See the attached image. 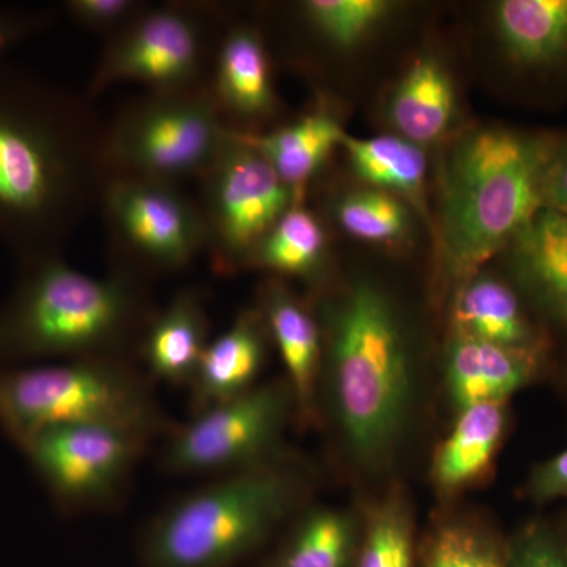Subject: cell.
Masks as SVG:
<instances>
[{
    "instance_id": "d6986e66",
    "label": "cell",
    "mask_w": 567,
    "mask_h": 567,
    "mask_svg": "<svg viewBox=\"0 0 567 567\" xmlns=\"http://www.w3.org/2000/svg\"><path fill=\"white\" fill-rule=\"evenodd\" d=\"M505 252L518 289L567 327V216L540 208Z\"/></svg>"
},
{
    "instance_id": "2e32d148",
    "label": "cell",
    "mask_w": 567,
    "mask_h": 567,
    "mask_svg": "<svg viewBox=\"0 0 567 567\" xmlns=\"http://www.w3.org/2000/svg\"><path fill=\"white\" fill-rule=\"evenodd\" d=\"M208 342L210 319L204 295L186 287L152 316L137 350V363L153 383L189 388Z\"/></svg>"
},
{
    "instance_id": "ac0fdd59",
    "label": "cell",
    "mask_w": 567,
    "mask_h": 567,
    "mask_svg": "<svg viewBox=\"0 0 567 567\" xmlns=\"http://www.w3.org/2000/svg\"><path fill=\"white\" fill-rule=\"evenodd\" d=\"M457 107L453 74L442 58L424 52L395 81L388 95L385 117L395 136L427 151L454 128Z\"/></svg>"
},
{
    "instance_id": "3957f363",
    "label": "cell",
    "mask_w": 567,
    "mask_h": 567,
    "mask_svg": "<svg viewBox=\"0 0 567 567\" xmlns=\"http://www.w3.org/2000/svg\"><path fill=\"white\" fill-rule=\"evenodd\" d=\"M148 278L114 264L103 278L63 256L21 265L0 303V365L132 358L155 315Z\"/></svg>"
},
{
    "instance_id": "ba28073f",
    "label": "cell",
    "mask_w": 567,
    "mask_h": 567,
    "mask_svg": "<svg viewBox=\"0 0 567 567\" xmlns=\"http://www.w3.org/2000/svg\"><path fill=\"white\" fill-rule=\"evenodd\" d=\"M297 420L286 377L256 385L173 425L163 436L159 468L173 476L218 477L271 464L286 456L284 435Z\"/></svg>"
},
{
    "instance_id": "5b68a950",
    "label": "cell",
    "mask_w": 567,
    "mask_h": 567,
    "mask_svg": "<svg viewBox=\"0 0 567 567\" xmlns=\"http://www.w3.org/2000/svg\"><path fill=\"white\" fill-rule=\"evenodd\" d=\"M311 487V470L289 453L271 464L210 477L145 525L141 565L237 566L303 509Z\"/></svg>"
},
{
    "instance_id": "7a4b0ae2",
    "label": "cell",
    "mask_w": 567,
    "mask_h": 567,
    "mask_svg": "<svg viewBox=\"0 0 567 567\" xmlns=\"http://www.w3.org/2000/svg\"><path fill=\"white\" fill-rule=\"evenodd\" d=\"M323 357L319 402L346 453L361 468L393 461L412 420L416 374L412 342L390 295L357 279L317 306Z\"/></svg>"
},
{
    "instance_id": "30bf717a",
    "label": "cell",
    "mask_w": 567,
    "mask_h": 567,
    "mask_svg": "<svg viewBox=\"0 0 567 567\" xmlns=\"http://www.w3.org/2000/svg\"><path fill=\"white\" fill-rule=\"evenodd\" d=\"M207 246L213 270L233 275L248 268L260 241L298 203L292 189L251 145L226 128L221 147L200 177Z\"/></svg>"
},
{
    "instance_id": "484cf974",
    "label": "cell",
    "mask_w": 567,
    "mask_h": 567,
    "mask_svg": "<svg viewBox=\"0 0 567 567\" xmlns=\"http://www.w3.org/2000/svg\"><path fill=\"white\" fill-rule=\"evenodd\" d=\"M327 262L328 235L322 219L305 204H295L257 246L248 268L316 284Z\"/></svg>"
},
{
    "instance_id": "5bb4252c",
    "label": "cell",
    "mask_w": 567,
    "mask_h": 567,
    "mask_svg": "<svg viewBox=\"0 0 567 567\" xmlns=\"http://www.w3.org/2000/svg\"><path fill=\"white\" fill-rule=\"evenodd\" d=\"M259 309L281 353L297 404V421L316 420L322 372L323 339L316 308L305 303L286 282L268 278L259 292Z\"/></svg>"
},
{
    "instance_id": "1f68e13d",
    "label": "cell",
    "mask_w": 567,
    "mask_h": 567,
    "mask_svg": "<svg viewBox=\"0 0 567 567\" xmlns=\"http://www.w3.org/2000/svg\"><path fill=\"white\" fill-rule=\"evenodd\" d=\"M507 567H567V544L544 522L525 525L506 544Z\"/></svg>"
},
{
    "instance_id": "f546056e",
    "label": "cell",
    "mask_w": 567,
    "mask_h": 567,
    "mask_svg": "<svg viewBox=\"0 0 567 567\" xmlns=\"http://www.w3.org/2000/svg\"><path fill=\"white\" fill-rule=\"evenodd\" d=\"M412 511L405 498L390 494L369 509L354 567H416Z\"/></svg>"
},
{
    "instance_id": "7402d4cb",
    "label": "cell",
    "mask_w": 567,
    "mask_h": 567,
    "mask_svg": "<svg viewBox=\"0 0 567 567\" xmlns=\"http://www.w3.org/2000/svg\"><path fill=\"white\" fill-rule=\"evenodd\" d=\"M506 402H487L458 410L456 424L436 451L432 480L442 494H456L492 470L505 439Z\"/></svg>"
},
{
    "instance_id": "4fadbf2b",
    "label": "cell",
    "mask_w": 567,
    "mask_h": 567,
    "mask_svg": "<svg viewBox=\"0 0 567 567\" xmlns=\"http://www.w3.org/2000/svg\"><path fill=\"white\" fill-rule=\"evenodd\" d=\"M210 89L227 130L259 133L279 111L264 33L248 22L227 25L216 48Z\"/></svg>"
},
{
    "instance_id": "44dd1931",
    "label": "cell",
    "mask_w": 567,
    "mask_h": 567,
    "mask_svg": "<svg viewBox=\"0 0 567 567\" xmlns=\"http://www.w3.org/2000/svg\"><path fill=\"white\" fill-rule=\"evenodd\" d=\"M341 148L360 181L404 200L434 234L427 204V153L423 147L393 133L365 140L346 133Z\"/></svg>"
},
{
    "instance_id": "ffe728a7",
    "label": "cell",
    "mask_w": 567,
    "mask_h": 567,
    "mask_svg": "<svg viewBox=\"0 0 567 567\" xmlns=\"http://www.w3.org/2000/svg\"><path fill=\"white\" fill-rule=\"evenodd\" d=\"M346 133L330 107L320 103L271 132L235 134L267 159L298 203H305L309 185L336 148H341Z\"/></svg>"
},
{
    "instance_id": "8fae6325",
    "label": "cell",
    "mask_w": 567,
    "mask_h": 567,
    "mask_svg": "<svg viewBox=\"0 0 567 567\" xmlns=\"http://www.w3.org/2000/svg\"><path fill=\"white\" fill-rule=\"evenodd\" d=\"M152 442L115 425H63L35 436L21 453L52 505L78 516L118 505Z\"/></svg>"
},
{
    "instance_id": "8992f818",
    "label": "cell",
    "mask_w": 567,
    "mask_h": 567,
    "mask_svg": "<svg viewBox=\"0 0 567 567\" xmlns=\"http://www.w3.org/2000/svg\"><path fill=\"white\" fill-rule=\"evenodd\" d=\"M132 358L0 365V432L22 451L51 429L106 424L163 439L175 424Z\"/></svg>"
},
{
    "instance_id": "52a82bcc",
    "label": "cell",
    "mask_w": 567,
    "mask_h": 567,
    "mask_svg": "<svg viewBox=\"0 0 567 567\" xmlns=\"http://www.w3.org/2000/svg\"><path fill=\"white\" fill-rule=\"evenodd\" d=\"M226 134L210 82L186 91L147 92L104 125L111 175L181 186L200 181Z\"/></svg>"
},
{
    "instance_id": "f1b7e54d",
    "label": "cell",
    "mask_w": 567,
    "mask_h": 567,
    "mask_svg": "<svg viewBox=\"0 0 567 567\" xmlns=\"http://www.w3.org/2000/svg\"><path fill=\"white\" fill-rule=\"evenodd\" d=\"M421 567H507L506 544L480 522L445 517L417 547Z\"/></svg>"
},
{
    "instance_id": "d6a6232c",
    "label": "cell",
    "mask_w": 567,
    "mask_h": 567,
    "mask_svg": "<svg viewBox=\"0 0 567 567\" xmlns=\"http://www.w3.org/2000/svg\"><path fill=\"white\" fill-rule=\"evenodd\" d=\"M52 20L51 11L0 6V61L11 48L50 28Z\"/></svg>"
},
{
    "instance_id": "d4e9b609",
    "label": "cell",
    "mask_w": 567,
    "mask_h": 567,
    "mask_svg": "<svg viewBox=\"0 0 567 567\" xmlns=\"http://www.w3.org/2000/svg\"><path fill=\"white\" fill-rule=\"evenodd\" d=\"M360 522L349 511L303 507L279 550L260 567H352Z\"/></svg>"
},
{
    "instance_id": "4dcf8cb0",
    "label": "cell",
    "mask_w": 567,
    "mask_h": 567,
    "mask_svg": "<svg viewBox=\"0 0 567 567\" xmlns=\"http://www.w3.org/2000/svg\"><path fill=\"white\" fill-rule=\"evenodd\" d=\"M151 7L142 0H69L63 10L74 24L87 31L112 35L123 31L126 25L141 17Z\"/></svg>"
},
{
    "instance_id": "7c38bea8",
    "label": "cell",
    "mask_w": 567,
    "mask_h": 567,
    "mask_svg": "<svg viewBox=\"0 0 567 567\" xmlns=\"http://www.w3.org/2000/svg\"><path fill=\"white\" fill-rule=\"evenodd\" d=\"M100 207L117 265L145 278L185 270L207 246L199 203L181 186L111 175Z\"/></svg>"
},
{
    "instance_id": "4316f807",
    "label": "cell",
    "mask_w": 567,
    "mask_h": 567,
    "mask_svg": "<svg viewBox=\"0 0 567 567\" xmlns=\"http://www.w3.org/2000/svg\"><path fill=\"white\" fill-rule=\"evenodd\" d=\"M331 218L342 233L372 245H402L415 227V212L382 189H350L330 203Z\"/></svg>"
},
{
    "instance_id": "e575fe53",
    "label": "cell",
    "mask_w": 567,
    "mask_h": 567,
    "mask_svg": "<svg viewBox=\"0 0 567 567\" xmlns=\"http://www.w3.org/2000/svg\"><path fill=\"white\" fill-rule=\"evenodd\" d=\"M543 207L567 216V142L558 141L543 183Z\"/></svg>"
},
{
    "instance_id": "9c48e42d",
    "label": "cell",
    "mask_w": 567,
    "mask_h": 567,
    "mask_svg": "<svg viewBox=\"0 0 567 567\" xmlns=\"http://www.w3.org/2000/svg\"><path fill=\"white\" fill-rule=\"evenodd\" d=\"M221 7L210 2H169L148 7L137 20L106 40L89 96L122 82L148 92L186 91L210 80L218 48Z\"/></svg>"
},
{
    "instance_id": "603a6c76",
    "label": "cell",
    "mask_w": 567,
    "mask_h": 567,
    "mask_svg": "<svg viewBox=\"0 0 567 567\" xmlns=\"http://www.w3.org/2000/svg\"><path fill=\"white\" fill-rule=\"evenodd\" d=\"M451 334L516 349H543L517 293L487 274H476L458 286Z\"/></svg>"
},
{
    "instance_id": "836d02e7",
    "label": "cell",
    "mask_w": 567,
    "mask_h": 567,
    "mask_svg": "<svg viewBox=\"0 0 567 567\" xmlns=\"http://www.w3.org/2000/svg\"><path fill=\"white\" fill-rule=\"evenodd\" d=\"M528 494L539 503L567 496V450L537 466L529 477Z\"/></svg>"
},
{
    "instance_id": "cb8c5ba5",
    "label": "cell",
    "mask_w": 567,
    "mask_h": 567,
    "mask_svg": "<svg viewBox=\"0 0 567 567\" xmlns=\"http://www.w3.org/2000/svg\"><path fill=\"white\" fill-rule=\"evenodd\" d=\"M494 25L518 65H551L567 55V0H503L494 7Z\"/></svg>"
},
{
    "instance_id": "6da1fadb",
    "label": "cell",
    "mask_w": 567,
    "mask_h": 567,
    "mask_svg": "<svg viewBox=\"0 0 567 567\" xmlns=\"http://www.w3.org/2000/svg\"><path fill=\"white\" fill-rule=\"evenodd\" d=\"M89 95L0 65V245L18 267L63 248L111 177Z\"/></svg>"
},
{
    "instance_id": "e0dca14e",
    "label": "cell",
    "mask_w": 567,
    "mask_h": 567,
    "mask_svg": "<svg viewBox=\"0 0 567 567\" xmlns=\"http://www.w3.org/2000/svg\"><path fill=\"white\" fill-rule=\"evenodd\" d=\"M543 349H516L451 334L446 350L447 393L457 410L506 402L528 385L539 369Z\"/></svg>"
},
{
    "instance_id": "9a60e30c",
    "label": "cell",
    "mask_w": 567,
    "mask_h": 567,
    "mask_svg": "<svg viewBox=\"0 0 567 567\" xmlns=\"http://www.w3.org/2000/svg\"><path fill=\"white\" fill-rule=\"evenodd\" d=\"M271 342L259 308L240 312L223 334L210 339L189 385L192 416L252 390Z\"/></svg>"
},
{
    "instance_id": "277c9868",
    "label": "cell",
    "mask_w": 567,
    "mask_h": 567,
    "mask_svg": "<svg viewBox=\"0 0 567 567\" xmlns=\"http://www.w3.org/2000/svg\"><path fill=\"white\" fill-rule=\"evenodd\" d=\"M557 140L505 126L457 134L443 158L434 235L443 270L465 282L503 254L543 208V183Z\"/></svg>"
},
{
    "instance_id": "83f0119b",
    "label": "cell",
    "mask_w": 567,
    "mask_h": 567,
    "mask_svg": "<svg viewBox=\"0 0 567 567\" xmlns=\"http://www.w3.org/2000/svg\"><path fill=\"white\" fill-rule=\"evenodd\" d=\"M298 18L316 39L339 51H352L385 24L395 11L386 0H306Z\"/></svg>"
}]
</instances>
